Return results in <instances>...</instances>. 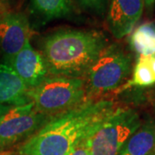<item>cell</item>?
Instances as JSON below:
<instances>
[{"instance_id":"1","label":"cell","mask_w":155,"mask_h":155,"mask_svg":"<svg viewBox=\"0 0 155 155\" xmlns=\"http://www.w3.org/2000/svg\"><path fill=\"white\" fill-rule=\"evenodd\" d=\"M108 100L86 102L51 117L20 147V155H68L116 109Z\"/></svg>"},{"instance_id":"2","label":"cell","mask_w":155,"mask_h":155,"mask_svg":"<svg viewBox=\"0 0 155 155\" xmlns=\"http://www.w3.org/2000/svg\"><path fill=\"white\" fill-rule=\"evenodd\" d=\"M107 47L104 35L96 30L61 29L42 42V56L50 74L77 78L88 72Z\"/></svg>"},{"instance_id":"3","label":"cell","mask_w":155,"mask_h":155,"mask_svg":"<svg viewBox=\"0 0 155 155\" xmlns=\"http://www.w3.org/2000/svg\"><path fill=\"white\" fill-rule=\"evenodd\" d=\"M84 96V81L78 78L47 77L36 87L28 91L35 110L47 116L77 106Z\"/></svg>"},{"instance_id":"4","label":"cell","mask_w":155,"mask_h":155,"mask_svg":"<svg viewBox=\"0 0 155 155\" xmlns=\"http://www.w3.org/2000/svg\"><path fill=\"white\" fill-rule=\"evenodd\" d=\"M140 126L135 111L116 109L87 139L91 155H119L127 140Z\"/></svg>"},{"instance_id":"5","label":"cell","mask_w":155,"mask_h":155,"mask_svg":"<svg viewBox=\"0 0 155 155\" xmlns=\"http://www.w3.org/2000/svg\"><path fill=\"white\" fill-rule=\"evenodd\" d=\"M131 71V58L116 45L107 46L88 70L89 89L103 93L117 88Z\"/></svg>"},{"instance_id":"6","label":"cell","mask_w":155,"mask_h":155,"mask_svg":"<svg viewBox=\"0 0 155 155\" xmlns=\"http://www.w3.org/2000/svg\"><path fill=\"white\" fill-rule=\"evenodd\" d=\"M50 118L35 110L32 102L11 107L0 121V147L15 144L37 132Z\"/></svg>"},{"instance_id":"7","label":"cell","mask_w":155,"mask_h":155,"mask_svg":"<svg viewBox=\"0 0 155 155\" xmlns=\"http://www.w3.org/2000/svg\"><path fill=\"white\" fill-rule=\"evenodd\" d=\"M30 28L27 17L21 12L0 15V48L8 65L29 41Z\"/></svg>"},{"instance_id":"8","label":"cell","mask_w":155,"mask_h":155,"mask_svg":"<svg viewBox=\"0 0 155 155\" xmlns=\"http://www.w3.org/2000/svg\"><path fill=\"white\" fill-rule=\"evenodd\" d=\"M144 7V0H111L107 22L112 35L120 40L131 33Z\"/></svg>"},{"instance_id":"9","label":"cell","mask_w":155,"mask_h":155,"mask_svg":"<svg viewBox=\"0 0 155 155\" xmlns=\"http://www.w3.org/2000/svg\"><path fill=\"white\" fill-rule=\"evenodd\" d=\"M28 90L36 87L47 78L48 68L42 54L31 46L29 41L10 62Z\"/></svg>"},{"instance_id":"10","label":"cell","mask_w":155,"mask_h":155,"mask_svg":"<svg viewBox=\"0 0 155 155\" xmlns=\"http://www.w3.org/2000/svg\"><path fill=\"white\" fill-rule=\"evenodd\" d=\"M28 91L11 66L0 65V105L18 106L30 103Z\"/></svg>"},{"instance_id":"11","label":"cell","mask_w":155,"mask_h":155,"mask_svg":"<svg viewBox=\"0 0 155 155\" xmlns=\"http://www.w3.org/2000/svg\"><path fill=\"white\" fill-rule=\"evenodd\" d=\"M119 155H155V123L147 122L129 137Z\"/></svg>"},{"instance_id":"12","label":"cell","mask_w":155,"mask_h":155,"mask_svg":"<svg viewBox=\"0 0 155 155\" xmlns=\"http://www.w3.org/2000/svg\"><path fill=\"white\" fill-rule=\"evenodd\" d=\"M130 46L140 55L155 56V22L139 25L130 36Z\"/></svg>"},{"instance_id":"13","label":"cell","mask_w":155,"mask_h":155,"mask_svg":"<svg viewBox=\"0 0 155 155\" xmlns=\"http://www.w3.org/2000/svg\"><path fill=\"white\" fill-rule=\"evenodd\" d=\"M34 9L47 20L66 17L72 9L71 0H31Z\"/></svg>"},{"instance_id":"14","label":"cell","mask_w":155,"mask_h":155,"mask_svg":"<svg viewBox=\"0 0 155 155\" xmlns=\"http://www.w3.org/2000/svg\"><path fill=\"white\" fill-rule=\"evenodd\" d=\"M130 85L150 86L155 84V77L149 67L147 56L140 55L134 68L133 78L130 80Z\"/></svg>"},{"instance_id":"15","label":"cell","mask_w":155,"mask_h":155,"mask_svg":"<svg viewBox=\"0 0 155 155\" xmlns=\"http://www.w3.org/2000/svg\"><path fill=\"white\" fill-rule=\"evenodd\" d=\"M87 139H84L82 141H80L68 155H91V152L87 143Z\"/></svg>"},{"instance_id":"16","label":"cell","mask_w":155,"mask_h":155,"mask_svg":"<svg viewBox=\"0 0 155 155\" xmlns=\"http://www.w3.org/2000/svg\"><path fill=\"white\" fill-rule=\"evenodd\" d=\"M80 3L87 8L96 10V11H101L105 3V0H79Z\"/></svg>"},{"instance_id":"17","label":"cell","mask_w":155,"mask_h":155,"mask_svg":"<svg viewBox=\"0 0 155 155\" xmlns=\"http://www.w3.org/2000/svg\"><path fill=\"white\" fill-rule=\"evenodd\" d=\"M147 61H148L150 68L155 77V56H147Z\"/></svg>"},{"instance_id":"18","label":"cell","mask_w":155,"mask_h":155,"mask_svg":"<svg viewBox=\"0 0 155 155\" xmlns=\"http://www.w3.org/2000/svg\"><path fill=\"white\" fill-rule=\"evenodd\" d=\"M11 107H13V106L0 105V121H1V119L3 118V116H5V114L11 109Z\"/></svg>"},{"instance_id":"19","label":"cell","mask_w":155,"mask_h":155,"mask_svg":"<svg viewBox=\"0 0 155 155\" xmlns=\"http://www.w3.org/2000/svg\"><path fill=\"white\" fill-rule=\"evenodd\" d=\"M145 6L147 8V9H153V7L154 5L155 0H144Z\"/></svg>"},{"instance_id":"20","label":"cell","mask_w":155,"mask_h":155,"mask_svg":"<svg viewBox=\"0 0 155 155\" xmlns=\"http://www.w3.org/2000/svg\"><path fill=\"white\" fill-rule=\"evenodd\" d=\"M1 11H2V5H1V4H0V13H1Z\"/></svg>"},{"instance_id":"21","label":"cell","mask_w":155,"mask_h":155,"mask_svg":"<svg viewBox=\"0 0 155 155\" xmlns=\"http://www.w3.org/2000/svg\"><path fill=\"white\" fill-rule=\"evenodd\" d=\"M0 149H1V147H0Z\"/></svg>"}]
</instances>
